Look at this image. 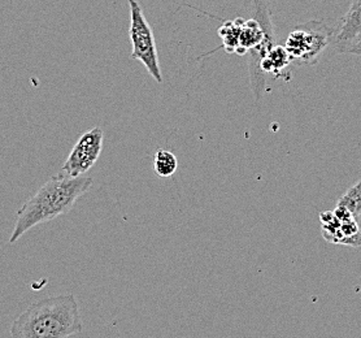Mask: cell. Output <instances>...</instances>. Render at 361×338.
<instances>
[{"instance_id": "cell-6", "label": "cell", "mask_w": 361, "mask_h": 338, "mask_svg": "<svg viewBox=\"0 0 361 338\" xmlns=\"http://www.w3.org/2000/svg\"><path fill=\"white\" fill-rule=\"evenodd\" d=\"M361 38V0H351L338 32L333 35L334 49L339 54H353Z\"/></svg>"}, {"instance_id": "cell-12", "label": "cell", "mask_w": 361, "mask_h": 338, "mask_svg": "<svg viewBox=\"0 0 361 338\" xmlns=\"http://www.w3.org/2000/svg\"><path fill=\"white\" fill-rule=\"evenodd\" d=\"M353 54H355V55H361V38L360 41L357 42V44H356V47H355Z\"/></svg>"}, {"instance_id": "cell-3", "label": "cell", "mask_w": 361, "mask_h": 338, "mask_svg": "<svg viewBox=\"0 0 361 338\" xmlns=\"http://www.w3.org/2000/svg\"><path fill=\"white\" fill-rule=\"evenodd\" d=\"M334 32L321 20H311L296 26L285 42L291 63L313 66L333 41Z\"/></svg>"}, {"instance_id": "cell-2", "label": "cell", "mask_w": 361, "mask_h": 338, "mask_svg": "<svg viewBox=\"0 0 361 338\" xmlns=\"http://www.w3.org/2000/svg\"><path fill=\"white\" fill-rule=\"evenodd\" d=\"M83 330L73 294L44 298L29 306L12 322V338H68Z\"/></svg>"}, {"instance_id": "cell-10", "label": "cell", "mask_w": 361, "mask_h": 338, "mask_svg": "<svg viewBox=\"0 0 361 338\" xmlns=\"http://www.w3.org/2000/svg\"><path fill=\"white\" fill-rule=\"evenodd\" d=\"M245 20L237 18L234 21H229L226 24L220 28V37L224 41V46L225 50L228 52H237L239 47V35H240V30L243 26Z\"/></svg>"}, {"instance_id": "cell-7", "label": "cell", "mask_w": 361, "mask_h": 338, "mask_svg": "<svg viewBox=\"0 0 361 338\" xmlns=\"http://www.w3.org/2000/svg\"><path fill=\"white\" fill-rule=\"evenodd\" d=\"M322 236H324V239L331 243L345 245V246L356 248L361 246V231L356 219L343 222L334 233L322 234Z\"/></svg>"}, {"instance_id": "cell-8", "label": "cell", "mask_w": 361, "mask_h": 338, "mask_svg": "<svg viewBox=\"0 0 361 338\" xmlns=\"http://www.w3.org/2000/svg\"><path fill=\"white\" fill-rule=\"evenodd\" d=\"M291 60L288 56V51L285 46H279L276 44L265 56H264L262 63H260V69L264 75H271L273 77H279L286 71V68L290 66Z\"/></svg>"}, {"instance_id": "cell-4", "label": "cell", "mask_w": 361, "mask_h": 338, "mask_svg": "<svg viewBox=\"0 0 361 338\" xmlns=\"http://www.w3.org/2000/svg\"><path fill=\"white\" fill-rule=\"evenodd\" d=\"M130 8V41H132V59L138 60L146 66L149 76L157 83H163V75L159 61L155 35L148 24L138 0H128Z\"/></svg>"}, {"instance_id": "cell-11", "label": "cell", "mask_w": 361, "mask_h": 338, "mask_svg": "<svg viewBox=\"0 0 361 338\" xmlns=\"http://www.w3.org/2000/svg\"><path fill=\"white\" fill-rule=\"evenodd\" d=\"M337 206L347 208L355 219L361 216V180L353 183L345 194L338 199Z\"/></svg>"}, {"instance_id": "cell-1", "label": "cell", "mask_w": 361, "mask_h": 338, "mask_svg": "<svg viewBox=\"0 0 361 338\" xmlns=\"http://www.w3.org/2000/svg\"><path fill=\"white\" fill-rule=\"evenodd\" d=\"M91 186L92 179L85 174L69 177L60 172L52 176L17 212V222L9 243L17 242L34 227L68 214Z\"/></svg>"}, {"instance_id": "cell-5", "label": "cell", "mask_w": 361, "mask_h": 338, "mask_svg": "<svg viewBox=\"0 0 361 338\" xmlns=\"http://www.w3.org/2000/svg\"><path fill=\"white\" fill-rule=\"evenodd\" d=\"M104 134L102 128L95 126L89 132L83 133L75 142L73 149L61 168V174L69 177L83 176L98 162L103 150Z\"/></svg>"}, {"instance_id": "cell-9", "label": "cell", "mask_w": 361, "mask_h": 338, "mask_svg": "<svg viewBox=\"0 0 361 338\" xmlns=\"http://www.w3.org/2000/svg\"><path fill=\"white\" fill-rule=\"evenodd\" d=\"M154 169L159 177L169 179L177 172L178 160L171 151L159 150L154 159Z\"/></svg>"}]
</instances>
